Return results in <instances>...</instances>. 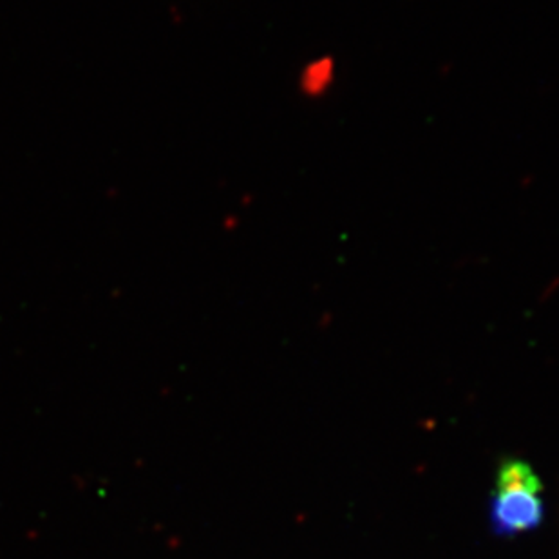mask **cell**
<instances>
[{"label": "cell", "instance_id": "cell-2", "mask_svg": "<svg viewBox=\"0 0 559 559\" xmlns=\"http://www.w3.org/2000/svg\"><path fill=\"white\" fill-rule=\"evenodd\" d=\"M338 63L333 55H319L302 63L297 74V90L302 98L321 100L337 84Z\"/></svg>", "mask_w": 559, "mask_h": 559}, {"label": "cell", "instance_id": "cell-1", "mask_svg": "<svg viewBox=\"0 0 559 559\" xmlns=\"http://www.w3.org/2000/svg\"><path fill=\"white\" fill-rule=\"evenodd\" d=\"M491 518L500 534H520L538 527L544 518V500L542 484L531 465L507 462L501 467Z\"/></svg>", "mask_w": 559, "mask_h": 559}]
</instances>
